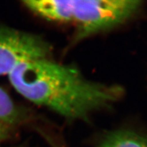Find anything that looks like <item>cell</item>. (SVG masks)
<instances>
[{
	"mask_svg": "<svg viewBox=\"0 0 147 147\" xmlns=\"http://www.w3.org/2000/svg\"><path fill=\"white\" fill-rule=\"evenodd\" d=\"M18 93L67 120L87 121L122 97L120 85L88 80L78 69L49 59L20 64L8 75Z\"/></svg>",
	"mask_w": 147,
	"mask_h": 147,
	"instance_id": "obj_1",
	"label": "cell"
},
{
	"mask_svg": "<svg viewBox=\"0 0 147 147\" xmlns=\"http://www.w3.org/2000/svg\"><path fill=\"white\" fill-rule=\"evenodd\" d=\"M98 147H147V139L130 130H116L104 135Z\"/></svg>",
	"mask_w": 147,
	"mask_h": 147,
	"instance_id": "obj_6",
	"label": "cell"
},
{
	"mask_svg": "<svg viewBox=\"0 0 147 147\" xmlns=\"http://www.w3.org/2000/svg\"><path fill=\"white\" fill-rule=\"evenodd\" d=\"M11 147H27L26 146H23V145H21V146H11Z\"/></svg>",
	"mask_w": 147,
	"mask_h": 147,
	"instance_id": "obj_8",
	"label": "cell"
},
{
	"mask_svg": "<svg viewBox=\"0 0 147 147\" xmlns=\"http://www.w3.org/2000/svg\"><path fill=\"white\" fill-rule=\"evenodd\" d=\"M50 44L38 35L0 26V76L8 75L20 64L49 59Z\"/></svg>",
	"mask_w": 147,
	"mask_h": 147,
	"instance_id": "obj_3",
	"label": "cell"
},
{
	"mask_svg": "<svg viewBox=\"0 0 147 147\" xmlns=\"http://www.w3.org/2000/svg\"><path fill=\"white\" fill-rule=\"evenodd\" d=\"M38 130L51 147H67L63 140L60 138L59 136L45 129L38 128Z\"/></svg>",
	"mask_w": 147,
	"mask_h": 147,
	"instance_id": "obj_7",
	"label": "cell"
},
{
	"mask_svg": "<svg viewBox=\"0 0 147 147\" xmlns=\"http://www.w3.org/2000/svg\"><path fill=\"white\" fill-rule=\"evenodd\" d=\"M141 4L138 0H73L74 40L119 26L136 13Z\"/></svg>",
	"mask_w": 147,
	"mask_h": 147,
	"instance_id": "obj_2",
	"label": "cell"
},
{
	"mask_svg": "<svg viewBox=\"0 0 147 147\" xmlns=\"http://www.w3.org/2000/svg\"><path fill=\"white\" fill-rule=\"evenodd\" d=\"M23 3L29 10L48 21L73 22V0H29Z\"/></svg>",
	"mask_w": 147,
	"mask_h": 147,
	"instance_id": "obj_5",
	"label": "cell"
},
{
	"mask_svg": "<svg viewBox=\"0 0 147 147\" xmlns=\"http://www.w3.org/2000/svg\"><path fill=\"white\" fill-rule=\"evenodd\" d=\"M30 117L0 87V142L10 139L20 127L29 122Z\"/></svg>",
	"mask_w": 147,
	"mask_h": 147,
	"instance_id": "obj_4",
	"label": "cell"
}]
</instances>
